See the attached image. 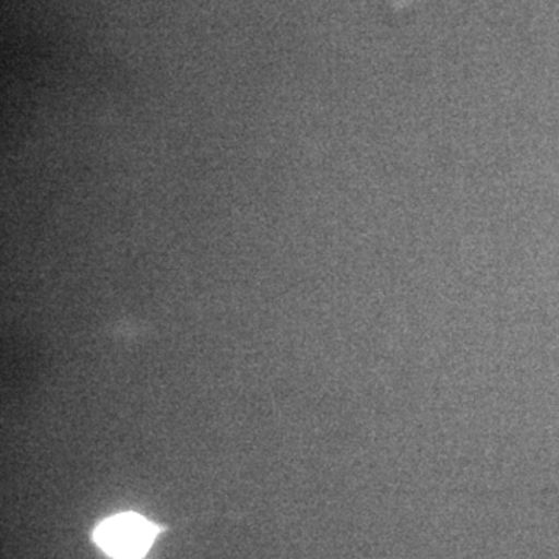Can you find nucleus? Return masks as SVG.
<instances>
[{
    "label": "nucleus",
    "mask_w": 559,
    "mask_h": 559,
    "mask_svg": "<svg viewBox=\"0 0 559 559\" xmlns=\"http://www.w3.org/2000/svg\"><path fill=\"white\" fill-rule=\"evenodd\" d=\"M157 527L135 513H121L103 521L94 540L112 559H142L156 540Z\"/></svg>",
    "instance_id": "f257e3e1"
}]
</instances>
